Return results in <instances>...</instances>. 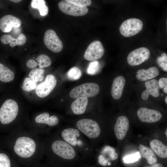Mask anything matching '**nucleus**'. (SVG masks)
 Here are the masks:
<instances>
[{"label":"nucleus","instance_id":"obj_1","mask_svg":"<svg viewBox=\"0 0 167 167\" xmlns=\"http://www.w3.org/2000/svg\"><path fill=\"white\" fill-rule=\"evenodd\" d=\"M14 149L15 153L20 157L28 158L31 157L35 152L36 145L32 139L27 137H21L16 140Z\"/></svg>","mask_w":167,"mask_h":167},{"label":"nucleus","instance_id":"obj_2","mask_svg":"<svg viewBox=\"0 0 167 167\" xmlns=\"http://www.w3.org/2000/svg\"><path fill=\"white\" fill-rule=\"evenodd\" d=\"M19 111L17 103L12 99H8L3 103L0 109V121L4 124H9L16 118Z\"/></svg>","mask_w":167,"mask_h":167},{"label":"nucleus","instance_id":"obj_3","mask_svg":"<svg viewBox=\"0 0 167 167\" xmlns=\"http://www.w3.org/2000/svg\"><path fill=\"white\" fill-rule=\"evenodd\" d=\"M76 126L79 131L90 139L97 138L101 134V129L98 124L92 119H81L77 122Z\"/></svg>","mask_w":167,"mask_h":167},{"label":"nucleus","instance_id":"obj_4","mask_svg":"<svg viewBox=\"0 0 167 167\" xmlns=\"http://www.w3.org/2000/svg\"><path fill=\"white\" fill-rule=\"evenodd\" d=\"M100 88L97 84L87 83L76 86L70 92V96L72 98L81 97H92L96 96L99 92Z\"/></svg>","mask_w":167,"mask_h":167},{"label":"nucleus","instance_id":"obj_5","mask_svg":"<svg viewBox=\"0 0 167 167\" xmlns=\"http://www.w3.org/2000/svg\"><path fill=\"white\" fill-rule=\"evenodd\" d=\"M53 152L60 157L66 160H71L76 156L74 148L64 141L57 140L51 146Z\"/></svg>","mask_w":167,"mask_h":167},{"label":"nucleus","instance_id":"obj_6","mask_svg":"<svg viewBox=\"0 0 167 167\" xmlns=\"http://www.w3.org/2000/svg\"><path fill=\"white\" fill-rule=\"evenodd\" d=\"M142 21L140 19L132 18L124 21L121 24L119 31L121 34L126 37L134 36L143 29Z\"/></svg>","mask_w":167,"mask_h":167},{"label":"nucleus","instance_id":"obj_7","mask_svg":"<svg viewBox=\"0 0 167 167\" xmlns=\"http://www.w3.org/2000/svg\"><path fill=\"white\" fill-rule=\"evenodd\" d=\"M43 41L46 47L53 52L58 53L63 48L62 42L55 32L52 29H49L45 31Z\"/></svg>","mask_w":167,"mask_h":167},{"label":"nucleus","instance_id":"obj_8","mask_svg":"<svg viewBox=\"0 0 167 167\" xmlns=\"http://www.w3.org/2000/svg\"><path fill=\"white\" fill-rule=\"evenodd\" d=\"M57 82V80L54 75L52 74L47 75L44 80L36 86V94L41 98L47 96L54 89Z\"/></svg>","mask_w":167,"mask_h":167},{"label":"nucleus","instance_id":"obj_9","mask_svg":"<svg viewBox=\"0 0 167 167\" xmlns=\"http://www.w3.org/2000/svg\"><path fill=\"white\" fill-rule=\"evenodd\" d=\"M150 55V52L147 48L140 47L129 54L127 57V62L131 66L138 65L148 60Z\"/></svg>","mask_w":167,"mask_h":167},{"label":"nucleus","instance_id":"obj_10","mask_svg":"<svg viewBox=\"0 0 167 167\" xmlns=\"http://www.w3.org/2000/svg\"><path fill=\"white\" fill-rule=\"evenodd\" d=\"M104 52L105 49L101 43L99 41H95L88 46L84 57L88 61H96L101 58Z\"/></svg>","mask_w":167,"mask_h":167},{"label":"nucleus","instance_id":"obj_11","mask_svg":"<svg viewBox=\"0 0 167 167\" xmlns=\"http://www.w3.org/2000/svg\"><path fill=\"white\" fill-rule=\"evenodd\" d=\"M60 10L65 14L73 16H82L86 15L88 9L87 7L77 6L66 1L62 0L58 4Z\"/></svg>","mask_w":167,"mask_h":167},{"label":"nucleus","instance_id":"obj_12","mask_svg":"<svg viewBox=\"0 0 167 167\" xmlns=\"http://www.w3.org/2000/svg\"><path fill=\"white\" fill-rule=\"evenodd\" d=\"M137 115L141 122L148 123L157 122L162 117V114L158 111L146 107L139 108L137 111Z\"/></svg>","mask_w":167,"mask_h":167},{"label":"nucleus","instance_id":"obj_13","mask_svg":"<svg viewBox=\"0 0 167 167\" xmlns=\"http://www.w3.org/2000/svg\"><path fill=\"white\" fill-rule=\"evenodd\" d=\"M61 136L64 141L72 147H79L83 144L80 139V136L79 131L77 129L68 128L64 129L62 132ZM74 148V147H73Z\"/></svg>","mask_w":167,"mask_h":167},{"label":"nucleus","instance_id":"obj_14","mask_svg":"<svg viewBox=\"0 0 167 167\" xmlns=\"http://www.w3.org/2000/svg\"><path fill=\"white\" fill-rule=\"evenodd\" d=\"M21 24L20 19L11 15H6L0 19V29L4 32H9L12 28H19Z\"/></svg>","mask_w":167,"mask_h":167},{"label":"nucleus","instance_id":"obj_15","mask_svg":"<svg viewBox=\"0 0 167 167\" xmlns=\"http://www.w3.org/2000/svg\"><path fill=\"white\" fill-rule=\"evenodd\" d=\"M129 122L128 118L125 116L118 117L114 128V131L117 138L122 140L126 137L129 130Z\"/></svg>","mask_w":167,"mask_h":167},{"label":"nucleus","instance_id":"obj_16","mask_svg":"<svg viewBox=\"0 0 167 167\" xmlns=\"http://www.w3.org/2000/svg\"><path fill=\"white\" fill-rule=\"evenodd\" d=\"M118 155L113 148L105 146L102 149L98 158L99 163L102 166H106L109 161H114L117 159Z\"/></svg>","mask_w":167,"mask_h":167},{"label":"nucleus","instance_id":"obj_17","mask_svg":"<svg viewBox=\"0 0 167 167\" xmlns=\"http://www.w3.org/2000/svg\"><path fill=\"white\" fill-rule=\"evenodd\" d=\"M146 89L142 92L141 96L144 100H148L149 95L155 97H158L160 95L159 87L158 81L155 79L147 81L145 84Z\"/></svg>","mask_w":167,"mask_h":167},{"label":"nucleus","instance_id":"obj_18","mask_svg":"<svg viewBox=\"0 0 167 167\" xmlns=\"http://www.w3.org/2000/svg\"><path fill=\"white\" fill-rule=\"evenodd\" d=\"M125 83V79L123 76H118L115 78L112 83L111 91L113 99L118 100L121 97Z\"/></svg>","mask_w":167,"mask_h":167},{"label":"nucleus","instance_id":"obj_19","mask_svg":"<svg viewBox=\"0 0 167 167\" xmlns=\"http://www.w3.org/2000/svg\"><path fill=\"white\" fill-rule=\"evenodd\" d=\"M159 73L158 68L153 66L148 69H142L138 70L136 72V77L140 81H145L156 77L159 75Z\"/></svg>","mask_w":167,"mask_h":167},{"label":"nucleus","instance_id":"obj_20","mask_svg":"<svg viewBox=\"0 0 167 167\" xmlns=\"http://www.w3.org/2000/svg\"><path fill=\"white\" fill-rule=\"evenodd\" d=\"M88 103L87 97H81L76 98L71 105V109L73 113L80 115L84 113Z\"/></svg>","mask_w":167,"mask_h":167},{"label":"nucleus","instance_id":"obj_21","mask_svg":"<svg viewBox=\"0 0 167 167\" xmlns=\"http://www.w3.org/2000/svg\"><path fill=\"white\" fill-rule=\"evenodd\" d=\"M151 148L159 157L162 158L167 157V146L157 139L152 140L150 143Z\"/></svg>","mask_w":167,"mask_h":167},{"label":"nucleus","instance_id":"obj_22","mask_svg":"<svg viewBox=\"0 0 167 167\" xmlns=\"http://www.w3.org/2000/svg\"><path fill=\"white\" fill-rule=\"evenodd\" d=\"M139 148L142 157L145 158L149 165L156 163L157 156L151 148L142 144H140Z\"/></svg>","mask_w":167,"mask_h":167},{"label":"nucleus","instance_id":"obj_23","mask_svg":"<svg viewBox=\"0 0 167 167\" xmlns=\"http://www.w3.org/2000/svg\"><path fill=\"white\" fill-rule=\"evenodd\" d=\"M35 122L39 123L47 124L49 126H53L57 125L58 123V117L55 115L49 117V114L48 112L43 113L35 118Z\"/></svg>","mask_w":167,"mask_h":167},{"label":"nucleus","instance_id":"obj_24","mask_svg":"<svg viewBox=\"0 0 167 167\" xmlns=\"http://www.w3.org/2000/svg\"><path fill=\"white\" fill-rule=\"evenodd\" d=\"M14 72L4 65L0 63V80L8 83L14 80Z\"/></svg>","mask_w":167,"mask_h":167},{"label":"nucleus","instance_id":"obj_25","mask_svg":"<svg viewBox=\"0 0 167 167\" xmlns=\"http://www.w3.org/2000/svg\"><path fill=\"white\" fill-rule=\"evenodd\" d=\"M31 5L32 8L39 10L41 16H45L47 15L49 11L48 8L45 5V0H32Z\"/></svg>","mask_w":167,"mask_h":167},{"label":"nucleus","instance_id":"obj_26","mask_svg":"<svg viewBox=\"0 0 167 167\" xmlns=\"http://www.w3.org/2000/svg\"><path fill=\"white\" fill-rule=\"evenodd\" d=\"M44 72L45 70L43 68H35L31 71L28 76L31 80L36 83L43 80Z\"/></svg>","mask_w":167,"mask_h":167},{"label":"nucleus","instance_id":"obj_27","mask_svg":"<svg viewBox=\"0 0 167 167\" xmlns=\"http://www.w3.org/2000/svg\"><path fill=\"white\" fill-rule=\"evenodd\" d=\"M38 63L39 68H43L49 66L51 64L50 58L45 54L39 55L35 59Z\"/></svg>","mask_w":167,"mask_h":167},{"label":"nucleus","instance_id":"obj_28","mask_svg":"<svg viewBox=\"0 0 167 167\" xmlns=\"http://www.w3.org/2000/svg\"><path fill=\"white\" fill-rule=\"evenodd\" d=\"M68 78L72 80L79 79L81 76L82 72L80 69L76 66L71 68L67 73Z\"/></svg>","mask_w":167,"mask_h":167},{"label":"nucleus","instance_id":"obj_29","mask_svg":"<svg viewBox=\"0 0 167 167\" xmlns=\"http://www.w3.org/2000/svg\"><path fill=\"white\" fill-rule=\"evenodd\" d=\"M36 87L35 82L31 80L29 78L26 77L23 81L22 89L24 91L28 92L34 89Z\"/></svg>","mask_w":167,"mask_h":167},{"label":"nucleus","instance_id":"obj_30","mask_svg":"<svg viewBox=\"0 0 167 167\" xmlns=\"http://www.w3.org/2000/svg\"><path fill=\"white\" fill-rule=\"evenodd\" d=\"M100 66L99 62L97 61L90 62L87 69V73L90 75H95L99 71Z\"/></svg>","mask_w":167,"mask_h":167},{"label":"nucleus","instance_id":"obj_31","mask_svg":"<svg viewBox=\"0 0 167 167\" xmlns=\"http://www.w3.org/2000/svg\"><path fill=\"white\" fill-rule=\"evenodd\" d=\"M156 62L159 66L165 71H167V55L165 53H162L156 59Z\"/></svg>","mask_w":167,"mask_h":167},{"label":"nucleus","instance_id":"obj_32","mask_svg":"<svg viewBox=\"0 0 167 167\" xmlns=\"http://www.w3.org/2000/svg\"><path fill=\"white\" fill-rule=\"evenodd\" d=\"M26 37L23 33L20 34L16 39L15 41H13L10 43V46L11 47H14L17 45L22 46L24 45L26 41Z\"/></svg>","mask_w":167,"mask_h":167},{"label":"nucleus","instance_id":"obj_33","mask_svg":"<svg viewBox=\"0 0 167 167\" xmlns=\"http://www.w3.org/2000/svg\"><path fill=\"white\" fill-rule=\"evenodd\" d=\"M0 167H12L11 160L4 153H0Z\"/></svg>","mask_w":167,"mask_h":167},{"label":"nucleus","instance_id":"obj_34","mask_svg":"<svg viewBox=\"0 0 167 167\" xmlns=\"http://www.w3.org/2000/svg\"><path fill=\"white\" fill-rule=\"evenodd\" d=\"M140 154L139 152L125 156L123 159V161L126 163H132L138 161L140 158Z\"/></svg>","mask_w":167,"mask_h":167},{"label":"nucleus","instance_id":"obj_35","mask_svg":"<svg viewBox=\"0 0 167 167\" xmlns=\"http://www.w3.org/2000/svg\"><path fill=\"white\" fill-rule=\"evenodd\" d=\"M68 2L74 4L77 6L86 7L90 6L92 2L90 0H66Z\"/></svg>","mask_w":167,"mask_h":167},{"label":"nucleus","instance_id":"obj_36","mask_svg":"<svg viewBox=\"0 0 167 167\" xmlns=\"http://www.w3.org/2000/svg\"><path fill=\"white\" fill-rule=\"evenodd\" d=\"M1 42L4 44H7L15 41L16 39L13 38L10 34H6L3 35L0 38Z\"/></svg>","mask_w":167,"mask_h":167},{"label":"nucleus","instance_id":"obj_37","mask_svg":"<svg viewBox=\"0 0 167 167\" xmlns=\"http://www.w3.org/2000/svg\"><path fill=\"white\" fill-rule=\"evenodd\" d=\"M26 65L28 68L34 69L36 68L38 65V63L36 60L30 59L27 62Z\"/></svg>","mask_w":167,"mask_h":167},{"label":"nucleus","instance_id":"obj_38","mask_svg":"<svg viewBox=\"0 0 167 167\" xmlns=\"http://www.w3.org/2000/svg\"><path fill=\"white\" fill-rule=\"evenodd\" d=\"M158 82L159 88H163L165 86H167V78L163 77L160 78Z\"/></svg>","mask_w":167,"mask_h":167},{"label":"nucleus","instance_id":"obj_39","mask_svg":"<svg viewBox=\"0 0 167 167\" xmlns=\"http://www.w3.org/2000/svg\"><path fill=\"white\" fill-rule=\"evenodd\" d=\"M144 167H164L163 165L160 163H155Z\"/></svg>","mask_w":167,"mask_h":167},{"label":"nucleus","instance_id":"obj_40","mask_svg":"<svg viewBox=\"0 0 167 167\" xmlns=\"http://www.w3.org/2000/svg\"><path fill=\"white\" fill-rule=\"evenodd\" d=\"M10 1L15 3H18L21 2V0H11Z\"/></svg>","mask_w":167,"mask_h":167},{"label":"nucleus","instance_id":"obj_41","mask_svg":"<svg viewBox=\"0 0 167 167\" xmlns=\"http://www.w3.org/2000/svg\"><path fill=\"white\" fill-rule=\"evenodd\" d=\"M163 91L164 92L167 94V86H165L163 88Z\"/></svg>","mask_w":167,"mask_h":167},{"label":"nucleus","instance_id":"obj_42","mask_svg":"<svg viewBox=\"0 0 167 167\" xmlns=\"http://www.w3.org/2000/svg\"><path fill=\"white\" fill-rule=\"evenodd\" d=\"M165 101L166 103V104H167V96H166L165 98Z\"/></svg>","mask_w":167,"mask_h":167},{"label":"nucleus","instance_id":"obj_43","mask_svg":"<svg viewBox=\"0 0 167 167\" xmlns=\"http://www.w3.org/2000/svg\"><path fill=\"white\" fill-rule=\"evenodd\" d=\"M167 129H166L165 131V134L166 135V137H167Z\"/></svg>","mask_w":167,"mask_h":167}]
</instances>
